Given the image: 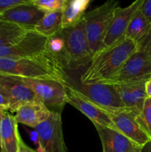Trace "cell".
<instances>
[{"instance_id":"1","label":"cell","mask_w":151,"mask_h":152,"mask_svg":"<svg viewBox=\"0 0 151 152\" xmlns=\"http://www.w3.org/2000/svg\"><path fill=\"white\" fill-rule=\"evenodd\" d=\"M47 50L66 71H74L90 62L92 56L86 38L84 21L74 27L62 28L48 39Z\"/></svg>"},{"instance_id":"2","label":"cell","mask_w":151,"mask_h":152,"mask_svg":"<svg viewBox=\"0 0 151 152\" xmlns=\"http://www.w3.org/2000/svg\"><path fill=\"white\" fill-rule=\"evenodd\" d=\"M137 50V42L125 37L105 48L92 57L90 65L81 76L80 83H96L107 80Z\"/></svg>"},{"instance_id":"3","label":"cell","mask_w":151,"mask_h":152,"mask_svg":"<svg viewBox=\"0 0 151 152\" xmlns=\"http://www.w3.org/2000/svg\"><path fill=\"white\" fill-rule=\"evenodd\" d=\"M0 74L22 78L64 82L67 71L47 50L44 54L36 57L0 58Z\"/></svg>"},{"instance_id":"4","label":"cell","mask_w":151,"mask_h":152,"mask_svg":"<svg viewBox=\"0 0 151 152\" xmlns=\"http://www.w3.org/2000/svg\"><path fill=\"white\" fill-rule=\"evenodd\" d=\"M118 6V1L110 0L84 15L86 38L92 57L105 48L104 44L105 36L113 16L114 10Z\"/></svg>"},{"instance_id":"5","label":"cell","mask_w":151,"mask_h":152,"mask_svg":"<svg viewBox=\"0 0 151 152\" xmlns=\"http://www.w3.org/2000/svg\"><path fill=\"white\" fill-rule=\"evenodd\" d=\"M151 80V56L138 48L119 70L109 79L99 83L117 86L147 83Z\"/></svg>"},{"instance_id":"6","label":"cell","mask_w":151,"mask_h":152,"mask_svg":"<svg viewBox=\"0 0 151 152\" xmlns=\"http://www.w3.org/2000/svg\"><path fill=\"white\" fill-rule=\"evenodd\" d=\"M64 82L98 106L109 109H127L121 102L115 86L99 83H78L71 80L68 73Z\"/></svg>"},{"instance_id":"7","label":"cell","mask_w":151,"mask_h":152,"mask_svg":"<svg viewBox=\"0 0 151 152\" xmlns=\"http://www.w3.org/2000/svg\"><path fill=\"white\" fill-rule=\"evenodd\" d=\"M22 80L50 111L62 114L67 104V91L64 82L28 78Z\"/></svg>"},{"instance_id":"8","label":"cell","mask_w":151,"mask_h":152,"mask_svg":"<svg viewBox=\"0 0 151 152\" xmlns=\"http://www.w3.org/2000/svg\"><path fill=\"white\" fill-rule=\"evenodd\" d=\"M38 152H68L64 138L62 114L51 111L47 120L35 129Z\"/></svg>"},{"instance_id":"9","label":"cell","mask_w":151,"mask_h":152,"mask_svg":"<svg viewBox=\"0 0 151 152\" xmlns=\"http://www.w3.org/2000/svg\"><path fill=\"white\" fill-rule=\"evenodd\" d=\"M48 39L33 29L29 30L16 44L0 46V58L23 59L42 55L47 51Z\"/></svg>"},{"instance_id":"10","label":"cell","mask_w":151,"mask_h":152,"mask_svg":"<svg viewBox=\"0 0 151 152\" xmlns=\"http://www.w3.org/2000/svg\"><path fill=\"white\" fill-rule=\"evenodd\" d=\"M0 92L10 103L9 111L16 112L25 104L38 100L34 92L24 83L22 77L0 74Z\"/></svg>"},{"instance_id":"11","label":"cell","mask_w":151,"mask_h":152,"mask_svg":"<svg viewBox=\"0 0 151 152\" xmlns=\"http://www.w3.org/2000/svg\"><path fill=\"white\" fill-rule=\"evenodd\" d=\"M105 111L115 126V130L119 132L128 139L141 147H143L150 141L147 135L143 132L136 120V114L127 109L115 110L102 108Z\"/></svg>"},{"instance_id":"12","label":"cell","mask_w":151,"mask_h":152,"mask_svg":"<svg viewBox=\"0 0 151 152\" xmlns=\"http://www.w3.org/2000/svg\"><path fill=\"white\" fill-rule=\"evenodd\" d=\"M64 83L67 91V103H69L81 111L87 118L91 120L93 124H99L115 130L112 121L103 109L82 96L65 82Z\"/></svg>"},{"instance_id":"13","label":"cell","mask_w":151,"mask_h":152,"mask_svg":"<svg viewBox=\"0 0 151 152\" xmlns=\"http://www.w3.org/2000/svg\"><path fill=\"white\" fill-rule=\"evenodd\" d=\"M142 1L143 0H136L127 7H121L118 6L115 9L104 41L105 48L113 45L118 40L124 38L129 23L135 12L140 7Z\"/></svg>"},{"instance_id":"14","label":"cell","mask_w":151,"mask_h":152,"mask_svg":"<svg viewBox=\"0 0 151 152\" xmlns=\"http://www.w3.org/2000/svg\"><path fill=\"white\" fill-rule=\"evenodd\" d=\"M45 13L39 10L31 0L27 3L11 7L0 14V20L16 24L28 29H33L35 25L42 19Z\"/></svg>"},{"instance_id":"15","label":"cell","mask_w":151,"mask_h":152,"mask_svg":"<svg viewBox=\"0 0 151 152\" xmlns=\"http://www.w3.org/2000/svg\"><path fill=\"white\" fill-rule=\"evenodd\" d=\"M102 141L103 152H142V147L115 129L93 124Z\"/></svg>"},{"instance_id":"16","label":"cell","mask_w":151,"mask_h":152,"mask_svg":"<svg viewBox=\"0 0 151 152\" xmlns=\"http://www.w3.org/2000/svg\"><path fill=\"white\" fill-rule=\"evenodd\" d=\"M145 83H137L115 86L125 108L136 116L142 112L144 103L147 98L145 91Z\"/></svg>"},{"instance_id":"17","label":"cell","mask_w":151,"mask_h":152,"mask_svg":"<svg viewBox=\"0 0 151 152\" xmlns=\"http://www.w3.org/2000/svg\"><path fill=\"white\" fill-rule=\"evenodd\" d=\"M51 111L39 100L32 101L21 106L14 116L16 123L35 129L50 117Z\"/></svg>"},{"instance_id":"18","label":"cell","mask_w":151,"mask_h":152,"mask_svg":"<svg viewBox=\"0 0 151 152\" xmlns=\"http://www.w3.org/2000/svg\"><path fill=\"white\" fill-rule=\"evenodd\" d=\"M19 134L18 123L14 116L8 111H4L0 122L1 152H17Z\"/></svg>"},{"instance_id":"19","label":"cell","mask_w":151,"mask_h":152,"mask_svg":"<svg viewBox=\"0 0 151 152\" xmlns=\"http://www.w3.org/2000/svg\"><path fill=\"white\" fill-rule=\"evenodd\" d=\"M91 0H65L62 9V28L74 27L82 21Z\"/></svg>"},{"instance_id":"20","label":"cell","mask_w":151,"mask_h":152,"mask_svg":"<svg viewBox=\"0 0 151 152\" xmlns=\"http://www.w3.org/2000/svg\"><path fill=\"white\" fill-rule=\"evenodd\" d=\"M150 28L151 24L142 14L139 7L133 14L127 27L124 37L131 39L139 45V43H140L142 39L146 37Z\"/></svg>"},{"instance_id":"21","label":"cell","mask_w":151,"mask_h":152,"mask_svg":"<svg viewBox=\"0 0 151 152\" xmlns=\"http://www.w3.org/2000/svg\"><path fill=\"white\" fill-rule=\"evenodd\" d=\"M62 29V10L46 13L33 30L46 37H53Z\"/></svg>"},{"instance_id":"22","label":"cell","mask_w":151,"mask_h":152,"mask_svg":"<svg viewBox=\"0 0 151 152\" xmlns=\"http://www.w3.org/2000/svg\"><path fill=\"white\" fill-rule=\"evenodd\" d=\"M29 30L30 29L0 20V46L16 44L25 37Z\"/></svg>"},{"instance_id":"23","label":"cell","mask_w":151,"mask_h":152,"mask_svg":"<svg viewBox=\"0 0 151 152\" xmlns=\"http://www.w3.org/2000/svg\"><path fill=\"white\" fill-rule=\"evenodd\" d=\"M136 120L151 141V98H147L142 112L136 116Z\"/></svg>"},{"instance_id":"24","label":"cell","mask_w":151,"mask_h":152,"mask_svg":"<svg viewBox=\"0 0 151 152\" xmlns=\"http://www.w3.org/2000/svg\"><path fill=\"white\" fill-rule=\"evenodd\" d=\"M33 4L44 13L62 10L65 0H31Z\"/></svg>"},{"instance_id":"25","label":"cell","mask_w":151,"mask_h":152,"mask_svg":"<svg viewBox=\"0 0 151 152\" xmlns=\"http://www.w3.org/2000/svg\"><path fill=\"white\" fill-rule=\"evenodd\" d=\"M29 0H0V14L11 7L25 4Z\"/></svg>"},{"instance_id":"26","label":"cell","mask_w":151,"mask_h":152,"mask_svg":"<svg viewBox=\"0 0 151 152\" xmlns=\"http://www.w3.org/2000/svg\"><path fill=\"white\" fill-rule=\"evenodd\" d=\"M138 48L144 50L151 56V28L146 37L138 45Z\"/></svg>"},{"instance_id":"27","label":"cell","mask_w":151,"mask_h":152,"mask_svg":"<svg viewBox=\"0 0 151 152\" xmlns=\"http://www.w3.org/2000/svg\"><path fill=\"white\" fill-rule=\"evenodd\" d=\"M140 10L151 24V0H143L140 6Z\"/></svg>"},{"instance_id":"28","label":"cell","mask_w":151,"mask_h":152,"mask_svg":"<svg viewBox=\"0 0 151 152\" xmlns=\"http://www.w3.org/2000/svg\"><path fill=\"white\" fill-rule=\"evenodd\" d=\"M17 152H38L36 150L33 149L30 147L28 146L24 140H22L20 134L18 136V147H17Z\"/></svg>"},{"instance_id":"29","label":"cell","mask_w":151,"mask_h":152,"mask_svg":"<svg viewBox=\"0 0 151 152\" xmlns=\"http://www.w3.org/2000/svg\"><path fill=\"white\" fill-rule=\"evenodd\" d=\"M0 108L5 111H9V108H10V103H9L8 100L6 96L1 92H0Z\"/></svg>"},{"instance_id":"30","label":"cell","mask_w":151,"mask_h":152,"mask_svg":"<svg viewBox=\"0 0 151 152\" xmlns=\"http://www.w3.org/2000/svg\"><path fill=\"white\" fill-rule=\"evenodd\" d=\"M145 91L147 98H151V80L145 83Z\"/></svg>"},{"instance_id":"31","label":"cell","mask_w":151,"mask_h":152,"mask_svg":"<svg viewBox=\"0 0 151 152\" xmlns=\"http://www.w3.org/2000/svg\"><path fill=\"white\" fill-rule=\"evenodd\" d=\"M142 152H151V141L148 142L146 145L142 147Z\"/></svg>"},{"instance_id":"32","label":"cell","mask_w":151,"mask_h":152,"mask_svg":"<svg viewBox=\"0 0 151 152\" xmlns=\"http://www.w3.org/2000/svg\"><path fill=\"white\" fill-rule=\"evenodd\" d=\"M5 111V110L2 109L1 108H0V122H1V116H2V114H3V111Z\"/></svg>"}]
</instances>
